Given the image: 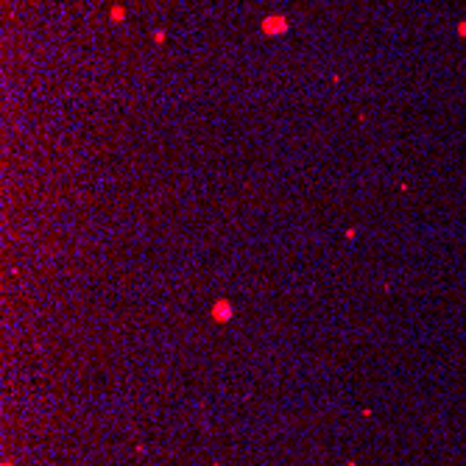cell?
Wrapping results in <instances>:
<instances>
[{
  "instance_id": "6da1fadb",
  "label": "cell",
  "mask_w": 466,
  "mask_h": 466,
  "mask_svg": "<svg viewBox=\"0 0 466 466\" xmlns=\"http://www.w3.org/2000/svg\"><path fill=\"white\" fill-rule=\"evenodd\" d=\"M263 28L268 34H277V31H282V28H287V20H282V17H268Z\"/></svg>"
}]
</instances>
